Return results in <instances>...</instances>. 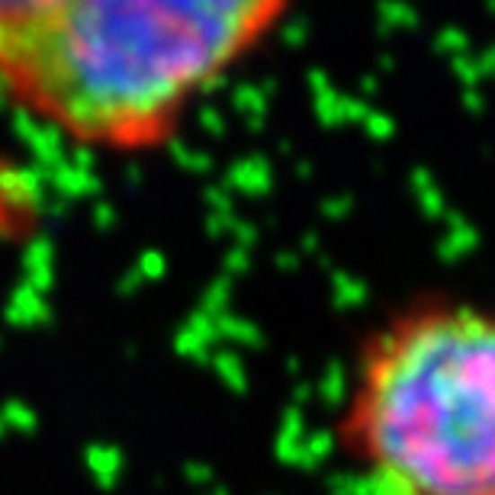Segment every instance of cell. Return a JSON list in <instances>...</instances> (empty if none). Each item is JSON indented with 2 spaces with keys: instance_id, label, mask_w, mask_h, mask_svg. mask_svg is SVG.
<instances>
[{
  "instance_id": "obj_3",
  "label": "cell",
  "mask_w": 495,
  "mask_h": 495,
  "mask_svg": "<svg viewBox=\"0 0 495 495\" xmlns=\"http://www.w3.org/2000/svg\"><path fill=\"white\" fill-rule=\"evenodd\" d=\"M65 0H0V61L23 46Z\"/></svg>"
},
{
  "instance_id": "obj_1",
  "label": "cell",
  "mask_w": 495,
  "mask_h": 495,
  "mask_svg": "<svg viewBox=\"0 0 495 495\" xmlns=\"http://www.w3.org/2000/svg\"><path fill=\"white\" fill-rule=\"evenodd\" d=\"M293 0H65L0 61L20 113L75 146H168L187 110L280 26Z\"/></svg>"
},
{
  "instance_id": "obj_2",
  "label": "cell",
  "mask_w": 495,
  "mask_h": 495,
  "mask_svg": "<svg viewBox=\"0 0 495 495\" xmlns=\"http://www.w3.org/2000/svg\"><path fill=\"white\" fill-rule=\"evenodd\" d=\"M335 444L364 495H495V309L419 299L380 322Z\"/></svg>"
}]
</instances>
